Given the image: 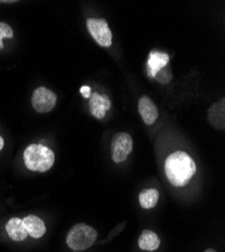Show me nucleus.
Here are the masks:
<instances>
[{"label":"nucleus","mask_w":225,"mask_h":252,"mask_svg":"<svg viewBox=\"0 0 225 252\" xmlns=\"http://www.w3.org/2000/svg\"><path fill=\"white\" fill-rule=\"evenodd\" d=\"M13 37V31L5 23H0V50L4 48V45L2 43L3 38H12Z\"/></svg>","instance_id":"nucleus-14"},{"label":"nucleus","mask_w":225,"mask_h":252,"mask_svg":"<svg viewBox=\"0 0 225 252\" xmlns=\"http://www.w3.org/2000/svg\"><path fill=\"white\" fill-rule=\"evenodd\" d=\"M160 198V193L156 189H146L138 195L139 205L144 209H153L157 206Z\"/></svg>","instance_id":"nucleus-13"},{"label":"nucleus","mask_w":225,"mask_h":252,"mask_svg":"<svg viewBox=\"0 0 225 252\" xmlns=\"http://www.w3.org/2000/svg\"><path fill=\"white\" fill-rule=\"evenodd\" d=\"M5 230L10 239L13 241L19 242L27 239L28 232L26 230V226L24 220L19 218H11L5 225Z\"/></svg>","instance_id":"nucleus-10"},{"label":"nucleus","mask_w":225,"mask_h":252,"mask_svg":"<svg viewBox=\"0 0 225 252\" xmlns=\"http://www.w3.org/2000/svg\"><path fill=\"white\" fill-rule=\"evenodd\" d=\"M157 79L158 82L161 83V84H167L169 83L172 79H173V76H172V71L169 67H165L162 68L160 72H158V74L156 75L155 77Z\"/></svg>","instance_id":"nucleus-15"},{"label":"nucleus","mask_w":225,"mask_h":252,"mask_svg":"<svg viewBox=\"0 0 225 252\" xmlns=\"http://www.w3.org/2000/svg\"><path fill=\"white\" fill-rule=\"evenodd\" d=\"M204 252H216L214 249H212V248H208L207 250H205Z\"/></svg>","instance_id":"nucleus-19"},{"label":"nucleus","mask_w":225,"mask_h":252,"mask_svg":"<svg viewBox=\"0 0 225 252\" xmlns=\"http://www.w3.org/2000/svg\"><path fill=\"white\" fill-rule=\"evenodd\" d=\"M132 152V138L127 132L116 133L111 141V158L115 163L124 162Z\"/></svg>","instance_id":"nucleus-5"},{"label":"nucleus","mask_w":225,"mask_h":252,"mask_svg":"<svg viewBox=\"0 0 225 252\" xmlns=\"http://www.w3.org/2000/svg\"><path fill=\"white\" fill-rule=\"evenodd\" d=\"M138 112L147 125L154 124L159 117L157 106L148 96H142L138 100Z\"/></svg>","instance_id":"nucleus-7"},{"label":"nucleus","mask_w":225,"mask_h":252,"mask_svg":"<svg viewBox=\"0 0 225 252\" xmlns=\"http://www.w3.org/2000/svg\"><path fill=\"white\" fill-rule=\"evenodd\" d=\"M90 110H91V113L92 115L97 118V119H102L104 118L105 114H106V109H105V106L103 104H98L97 106H94V107H90Z\"/></svg>","instance_id":"nucleus-16"},{"label":"nucleus","mask_w":225,"mask_h":252,"mask_svg":"<svg viewBox=\"0 0 225 252\" xmlns=\"http://www.w3.org/2000/svg\"><path fill=\"white\" fill-rule=\"evenodd\" d=\"M161 245V239L152 230H144L138 238V247L141 250L155 251Z\"/></svg>","instance_id":"nucleus-12"},{"label":"nucleus","mask_w":225,"mask_h":252,"mask_svg":"<svg viewBox=\"0 0 225 252\" xmlns=\"http://www.w3.org/2000/svg\"><path fill=\"white\" fill-rule=\"evenodd\" d=\"M80 93H81V95L83 96L84 98H86V99H89L90 97H91V94H92V92H91V87L90 86H82L81 88H80Z\"/></svg>","instance_id":"nucleus-17"},{"label":"nucleus","mask_w":225,"mask_h":252,"mask_svg":"<svg viewBox=\"0 0 225 252\" xmlns=\"http://www.w3.org/2000/svg\"><path fill=\"white\" fill-rule=\"evenodd\" d=\"M24 223L26 226L28 235H30L31 237L37 239L45 235L47 231L45 222L37 216L29 215L24 219Z\"/></svg>","instance_id":"nucleus-11"},{"label":"nucleus","mask_w":225,"mask_h":252,"mask_svg":"<svg viewBox=\"0 0 225 252\" xmlns=\"http://www.w3.org/2000/svg\"><path fill=\"white\" fill-rule=\"evenodd\" d=\"M97 231L90 225L79 223L73 226L67 234V245L74 251H83L90 248L97 240Z\"/></svg>","instance_id":"nucleus-3"},{"label":"nucleus","mask_w":225,"mask_h":252,"mask_svg":"<svg viewBox=\"0 0 225 252\" xmlns=\"http://www.w3.org/2000/svg\"><path fill=\"white\" fill-rule=\"evenodd\" d=\"M3 146H4V140L1 136H0V152H1V150L3 149Z\"/></svg>","instance_id":"nucleus-18"},{"label":"nucleus","mask_w":225,"mask_h":252,"mask_svg":"<svg viewBox=\"0 0 225 252\" xmlns=\"http://www.w3.org/2000/svg\"><path fill=\"white\" fill-rule=\"evenodd\" d=\"M87 30L96 43L103 48H109L112 45V32L104 18H88Z\"/></svg>","instance_id":"nucleus-4"},{"label":"nucleus","mask_w":225,"mask_h":252,"mask_svg":"<svg viewBox=\"0 0 225 252\" xmlns=\"http://www.w3.org/2000/svg\"><path fill=\"white\" fill-rule=\"evenodd\" d=\"M197 166L193 158L185 152L177 151L167 158L165 173L174 187H185L195 176Z\"/></svg>","instance_id":"nucleus-1"},{"label":"nucleus","mask_w":225,"mask_h":252,"mask_svg":"<svg viewBox=\"0 0 225 252\" xmlns=\"http://www.w3.org/2000/svg\"><path fill=\"white\" fill-rule=\"evenodd\" d=\"M57 104V95L45 88H36L32 96V105L35 111L38 113H48L52 111Z\"/></svg>","instance_id":"nucleus-6"},{"label":"nucleus","mask_w":225,"mask_h":252,"mask_svg":"<svg viewBox=\"0 0 225 252\" xmlns=\"http://www.w3.org/2000/svg\"><path fill=\"white\" fill-rule=\"evenodd\" d=\"M208 121L214 128L223 130L225 128V99L212 104L208 110Z\"/></svg>","instance_id":"nucleus-8"},{"label":"nucleus","mask_w":225,"mask_h":252,"mask_svg":"<svg viewBox=\"0 0 225 252\" xmlns=\"http://www.w3.org/2000/svg\"><path fill=\"white\" fill-rule=\"evenodd\" d=\"M25 164L32 172L46 173L55 162L54 152L43 144L32 143L24 152Z\"/></svg>","instance_id":"nucleus-2"},{"label":"nucleus","mask_w":225,"mask_h":252,"mask_svg":"<svg viewBox=\"0 0 225 252\" xmlns=\"http://www.w3.org/2000/svg\"><path fill=\"white\" fill-rule=\"evenodd\" d=\"M170 61V56L166 53L153 51L150 53L148 60V74L150 77L155 78L158 72L165 68Z\"/></svg>","instance_id":"nucleus-9"}]
</instances>
